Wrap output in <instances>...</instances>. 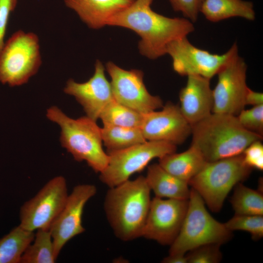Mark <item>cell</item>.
<instances>
[{"mask_svg": "<svg viewBox=\"0 0 263 263\" xmlns=\"http://www.w3.org/2000/svg\"><path fill=\"white\" fill-rule=\"evenodd\" d=\"M33 241L27 246L20 263H54L57 256L49 229L37 230Z\"/></svg>", "mask_w": 263, "mask_h": 263, "instance_id": "24", "label": "cell"}, {"mask_svg": "<svg viewBox=\"0 0 263 263\" xmlns=\"http://www.w3.org/2000/svg\"><path fill=\"white\" fill-rule=\"evenodd\" d=\"M207 162L200 151L192 145L184 152H175L159 159V164L164 169L188 183Z\"/></svg>", "mask_w": 263, "mask_h": 263, "instance_id": "20", "label": "cell"}, {"mask_svg": "<svg viewBox=\"0 0 263 263\" xmlns=\"http://www.w3.org/2000/svg\"><path fill=\"white\" fill-rule=\"evenodd\" d=\"M18 0H0V50L4 44L8 19L15 10Z\"/></svg>", "mask_w": 263, "mask_h": 263, "instance_id": "32", "label": "cell"}, {"mask_svg": "<svg viewBox=\"0 0 263 263\" xmlns=\"http://www.w3.org/2000/svg\"><path fill=\"white\" fill-rule=\"evenodd\" d=\"M140 129L147 141H166L176 145L183 143L191 132V126L179 106L170 102L161 111L144 114Z\"/></svg>", "mask_w": 263, "mask_h": 263, "instance_id": "15", "label": "cell"}, {"mask_svg": "<svg viewBox=\"0 0 263 263\" xmlns=\"http://www.w3.org/2000/svg\"><path fill=\"white\" fill-rule=\"evenodd\" d=\"M224 225L231 231L242 230L249 233L254 240H258L263 236V215H235Z\"/></svg>", "mask_w": 263, "mask_h": 263, "instance_id": "27", "label": "cell"}, {"mask_svg": "<svg viewBox=\"0 0 263 263\" xmlns=\"http://www.w3.org/2000/svg\"><path fill=\"white\" fill-rule=\"evenodd\" d=\"M238 51V45L235 42L223 54H212L194 46L185 37L170 42L167 47L166 54L171 56L173 69L179 75H197L210 79Z\"/></svg>", "mask_w": 263, "mask_h": 263, "instance_id": "10", "label": "cell"}, {"mask_svg": "<svg viewBox=\"0 0 263 263\" xmlns=\"http://www.w3.org/2000/svg\"><path fill=\"white\" fill-rule=\"evenodd\" d=\"M46 117L60 128L61 146L78 162L86 161L95 172L107 167L109 155L102 147L101 128L87 116L73 119L56 106L47 110Z\"/></svg>", "mask_w": 263, "mask_h": 263, "instance_id": "4", "label": "cell"}, {"mask_svg": "<svg viewBox=\"0 0 263 263\" xmlns=\"http://www.w3.org/2000/svg\"><path fill=\"white\" fill-rule=\"evenodd\" d=\"M262 192L249 188L241 182L238 183L230 199L235 215H263Z\"/></svg>", "mask_w": 263, "mask_h": 263, "instance_id": "25", "label": "cell"}, {"mask_svg": "<svg viewBox=\"0 0 263 263\" xmlns=\"http://www.w3.org/2000/svg\"><path fill=\"white\" fill-rule=\"evenodd\" d=\"M64 92L73 96L82 106L86 116L95 121L106 106L114 100L104 67L99 60H96L94 74L88 81L78 83L69 79Z\"/></svg>", "mask_w": 263, "mask_h": 263, "instance_id": "16", "label": "cell"}, {"mask_svg": "<svg viewBox=\"0 0 263 263\" xmlns=\"http://www.w3.org/2000/svg\"><path fill=\"white\" fill-rule=\"evenodd\" d=\"M176 145L162 141H146L122 150L107 152L109 161L100 173V180L109 188L129 179L143 170L153 159L175 152Z\"/></svg>", "mask_w": 263, "mask_h": 263, "instance_id": "8", "label": "cell"}, {"mask_svg": "<svg viewBox=\"0 0 263 263\" xmlns=\"http://www.w3.org/2000/svg\"><path fill=\"white\" fill-rule=\"evenodd\" d=\"M147 184L155 197L180 200H188L190 189L188 183L170 174L159 164L148 167L145 176Z\"/></svg>", "mask_w": 263, "mask_h": 263, "instance_id": "19", "label": "cell"}, {"mask_svg": "<svg viewBox=\"0 0 263 263\" xmlns=\"http://www.w3.org/2000/svg\"><path fill=\"white\" fill-rule=\"evenodd\" d=\"M34 237V231L20 225L14 227L0 238V263H20L24 251Z\"/></svg>", "mask_w": 263, "mask_h": 263, "instance_id": "22", "label": "cell"}, {"mask_svg": "<svg viewBox=\"0 0 263 263\" xmlns=\"http://www.w3.org/2000/svg\"><path fill=\"white\" fill-rule=\"evenodd\" d=\"M187 77L186 85L179 93V108L191 126L212 113L213 97L210 79L197 75Z\"/></svg>", "mask_w": 263, "mask_h": 263, "instance_id": "17", "label": "cell"}, {"mask_svg": "<svg viewBox=\"0 0 263 263\" xmlns=\"http://www.w3.org/2000/svg\"><path fill=\"white\" fill-rule=\"evenodd\" d=\"M200 12L211 22L232 17L254 20L255 12L252 2L243 0H203Z\"/></svg>", "mask_w": 263, "mask_h": 263, "instance_id": "21", "label": "cell"}, {"mask_svg": "<svg viewBox=\"0 0 263 263\" xmlns=\"http://www.w3.org/2000/svg\"><path fill=\"white\" fill-rule=\"evenodd\" d=\"M221 245L208 244L197 247L186 254L187 263H218L222 259L220 247Z\"/></svg>", "mask_w": 263, "mask_h": 263, "instance_id": "28", "label": "cell"}, {"mask_svg": "<svg viewBox=\"0 0 263 263\" xmlns=\"http://www.w3.org/2000/svg\"><path fill=\"white\" fill-rule=\"evenodd\" d=\"M134 0H64L89 28L98 29L107 25L115 15L127 8Z\"/></svg>", "mask_w": 263, "mask_h": 263, "instance_id": "18", "label": "cell"}, {"mask_svg": "<svg viewBox=\"0 0 263 263\" xmlns=\"http://www.w3.org/2000/svg\"><path fill=\"white\" fill-rule=\"evenodd\" d=\"M240 124L245 129L263 135V104L243 109L237 116Z\"/></svg>", "mask_w": 263, "mask_h": 263, "instance_id": "29", "label": "cell"}, {"mask_svg": "<svg viewBox=\"0 0 263 263\" xmlns=\"http://www.w3.org/2000/svg\"><path fill=\"white\" fill-rule=\"evenodd\" d=\"M188 207V200L154 197L142 237L170 246L180 231Z\"/></svg>", "mask_w": 263, "mask_h": 263, "instance_id": "13", "label": "cell"}, {"mask_svg": "<svg viewBox=\"0 0 263 263\" xmlns=\"http://www.w3.org/2000/svg\"><path fill=\"white\" fill-rule=\"evenodd\" d=\"M101 132L107 152L125 149L147 141L140 128L103 125Z\"/></svg>", "mask_w": 263, "mask_h": 263, "instance_id": "23", "label": "cell"}, {"mask_svg": "<svg viewBox=\"0 0 263 263\" xmlns=\"http://www.w3.org/2000/svg\"><path fill=\"white\" fill-rule=\"evenodd\" d=\"M203 0H169L175 11L181 12L192 22L196 21Z\"/></svg>", "mask_w": 263, "mask_h": 263, "instance_id": "31", "label": "cell"}, {"mask_svg": "<svg viewBox=\"0 0 263 263\" xmlns=\"http://www.w3.org/2000/svg\"><path fill=\"white\" fill-rule=\"evenodd\" d=\"M245 104L253 106L263 104V94L248 88L245 97Z\"/></svg>", "mask_w": 263, "mask_h": 263, "instance_id": "33", "label": "cell"}, {"mask_svg": "<svg viewBox=\"0 0 263 263\" xmlns=\"http://www.w3.org/2000/svg\"><path fill=\"white\" fill-rule=\"evenodd\" d=\"M153 0H134L125 9L113 16L107 25L120 26L141 37L138 48L147 57L154 59L166 54L168 45L187 37L194 30L192 22L185 18H169L153 11Z\"/></svg>", "mask_w": 263, "mask_h": 263, "instance_id": "1", "label": "cell"}, {"mask_svg": "<svg viewBox=\"0 0 263 263\" xmlns=\"http://www.w3.org/2000/svg\"><path fill=\"white\" fill-rule=\"evenodd\" d=\"M232 231L216 220L208 212L199 193L190 189L188 207L180 231L170 245L169 254H186L202 245H220L232 238Z\"/></svg>", "mask_w": 263, "mask_h": 263, "instance_id": "5", "label": "cell"}, {"mask_svg": "<svg viewBox=\"0 0 263 263\" xmlns=\"http://www.w3.org/2000/svg\"><path fill=\"white\" fill-rule=\"evenodd\" d=\"M114 100L142 114L163 107L158 96L151 95L143 81V73L137 69L124 70L112 62L106 64Z\"/></svg>", "mask_w": 263, "mask_h": 263, "instance_id": "12", "label": "cell"}, {"mask_svg": "<svg viewBox=\"0 0 263 263\" xmlns=\"http://www.w3.org/2000/svg\"><path fill=\"white\" fill-rule=\"evenodd\" d=\"M143 116L144 114L114 100L103 109L99 118L103 125L140 128Z\"/></svg>", "mask_w": 263, "mask_h": 263, "instance_id": "26", "label": "cell"}, {"mask_svg": "<svg viewBox=\"0 0 263 263\" xmlns=\"http://www.w3.org/2000/svg\"><path fill=\"white\" fill-rule=\"evenodd\" d=\"M191 145L198 149L207 162L242 154L252 142L263 136L244 128L236 116L212 113L191 125Z\"/></svg>", "mask_w": 263, "mask_h": 263, "instance_id": "3", "label": "cell"}, {"mask_svg": "<svg viewBox=\"0 0 263 263\" xmlns=\"http://www.w3.org/2000/svg\"><path fill=\"white\" fill-rule=\"evenodd\" d=\"M247 65L236 52L217 73L212 113L237 116L244 109Z\"/></svg>", "mask_w": 263, "mask_h": 263, "instance_id": "11", "label": "cell"}, {"mask_svg": "<svg viewBox=\"0 0 263 263\" xmlns=\"http://www.w3.org/2000/svg\"><path fill=\"white\" fill-rule=\"evenodd\" d=\"M146 178L139 176L109 188L104 209L114 235L124 242L141 237L151 199Z\"/></svg>", "mask_w": 263, "mask_h": 263, "instance_id": "2", "label": "cell"}, {"mask_svg": "<svg viewBox=\"0 0 263 263\" xmlns=\"http://www.w3.org/2000/svg\"><path fill=\"white\" fill-rule=\"evenodd\" d=\"M252 169L244 164L242 154L207 162L188 184L199 193L212 212H218L229 191L246 179Z\"/></svg>", "mask_w": 263, "mask_h": 263, "instance_id": "6", "label": "cell"}, {"mask_svg": "<svg viewBox=\"0 0 263 263\" xmlns=\"http://www.w3.org/2000/svg\"><path fill=\"white\" fill-rule=\"evenodd\" d=\"M41 64L38 35L17 31L0 50V82L11 87L26 84L37 73Z\"/></svg>", "mask_w": 263, "mask_h": 263, "instance_id": "7", "label": "cell"}, {"mask_svg": "<svg viewBox=\"0 0 263 263\" xmlns=\"http://www.w3.org/2000/svg\"><path fill=\"white\" fill-rule=\"evenodd\" d=\"M163 263H188L186 254H169L165 257Z\"/></svg>", "mask_w": 263, "mask_h": 263, "instance_id": "34", "label": "cell"}, {"mask_svg": "<svg viewBox=\"0 0 263 263\" xmlns=\"http://www.w3.org/2000/svg\"><path fill=\"white\" fill-rule=\"evenodd\" d=\"M68 195L63 176L51 179L21 207L19 225L34 232L39 229H49L64 206Z\"/></svg>", "mask_w": 263, "mask_h": 263, "instance_id": "9", "label": "cell"}, {"mask_svg": "<svg viewBox=\"0 0 263 263\" xmlns=\"http://www.w3.org/2000/svg\"><path fill=\"white\" fill-rule=\"evenodd\" d=\"M96 192L94 185L84 184L75 186L68 195L64 206L49 228L57 257L67 243L85 231L82 221L84 208Z\"/></svg>", "mask_w": 263, "mask_h": 263, "instance_id": "14", "label": "cell"}, {"mask_svg": "<svg viewBox=\"0 0 263 263\" xmlns=\"http://www.w3.org/2000/svg\"><path fill=\"white\" fill-rule=\"evenodd\" d=\"M261 140L255 141L248 146L242 153L244 164L251 169H263V145Z\"/></svg>", "mask_w": 263, "mask_h": 263, "instance_id": "30", "label": "cell"}]
</instances>
